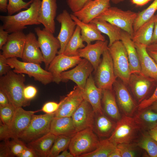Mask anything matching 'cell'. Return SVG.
<instances>
[{
	"label": "cell",
	"instance_id": "6da1fadb",
	"mask_svg": "<svg viewBox=\"0 0 157 157\" xmlns=\"http://www.w3.org/2000/svg\"><path fill=\"white\" fill-rule=\"evenodd\" d=\"M41 0H33L26 10L12 15L0 16L3 28L9 33L23 30L26 26L40 24L38 20Z\"/></svg>",
	"mask_w": 157,
	"mask_h": 157
},
{
	"label": "cell",
	"instance_id": "7a4b0ae2",
	"mask_svg": "<svg viewBox=\"0 0 157 157\" xmlns=\"http://www.w3.org/2000/svg\"><path fill=\"white\" fill-rule=\"evenodd\" d=\"M24 74L17 73L10 70L0 78V90L8 97L10 102L15 107H22L29 104L24 97L25 87Z\"/></svg>",
	"mask_w": 157,
	"mask_h": 157
},
{
	"label": "cell",
	"instance_id": "3957f363",
	"mask_svg": "<svg viewBox=\"0 0 157 157\" xmlns=\"http://www.w3.org/2000/svg\"><path fill=\"white\" fill-rule=\"evenodd\" d=\"M138 13L130 10H124L117 7H110L95 19L107 21L133 36V26Z\"/></svg>",
	"mask_w": 157,
	"mask_h": 157
},
{
	"label": "cell",
	"instance_id": "277c9868",
	"mask_svg": "<svg viewBox=\"0 0 157 157\" xmlns=\"http://www.w3.org/2000/svg\"><path fill=\"white\" fill-rule=\"evenodd\" d=\"M141 129L133 117L123 115L117 121L115 128L108 139L117 145L132 143L137 138Z\"/></svg>",
	"mask_w": 157,
	"mask_h": 157
},
{
	"label": "cell",
	"instance_id": "5b68a950",
	"mask_svg": "<svg viewBox=\"0 0 157 157\" xmlns=\"http://www.w3.org/2000/svg\"><path fill=\"white\" fill-rule=\"evenodd\" d=\"M117 77L128 85L131 74L127 52L121 40H117L108 47Z\"/></svg>",
	"mask_w": 157,
	"mask_h": 157
},
{
	"label": "cell",
	"instance_id": "8992f818",
	"mask_svg": "<svg viewBox=\"0 0 157 157\" xmlns=\"http://www.w3.org/2000/svg\"><path fill=\"white\" fill-rule=\"evenodd\" d=\"M100 140L92 129L87 128L78 131L72 137L68 148L74 157L94 150Z\"/></svg>",
	"mask_w": 157,
	"mask_h": 157
},
{
	"label": "cell",
	"instance_id": "52a82bcc",
	"mask_svg": "<svg viewBox=\"0 0 157 157\" xmlns=\"http://www.w3.org/2000/svg\"><path fill=\"white\" fill-rule=\"evenodd\" d=\"M7 62L15 72L27 74L44 85L53 82L51 74L42 68L40 64L21 61L15 57L7 59Z\"/></svg>",
	"mask_w": 157,
	"mask_h": 157
},
{
	"label": "cell",
	"instance_id": "ba28073f",
	"mask_svg": "<svg viewBox=\"0 0 157 157\" xmlns=\"http://www.w3.org/2000/svg\"><path fill=\"white\" fill-rule=\"evenodd\" d=\"M55 112L40 115L34 114L28 126L21 134L19 138L29 142L49 133Z\"/></svg>",
	"mask_w": 157,
	"mask_h": 157
},
{
	"label": "cell",
	"instance_id": "9c48e42d",
	"mask_svg": "<svg viewBox=\"0 0 157 157\" xmlns=\"http://www.w3.org/2000/svg\"><path fill=\"white\" fill-rule=\"evenodd\" d=\"M102 55V59L94 72V79L97 86L102 90L112 89L113 84L117 77L108 49L104 51Z\"/></svg>",
	"mask_w": 157,
	"mask_h": 157
},
{
	"label": "cell",
	"instance_id": "30bf717a",
	"mask_svg": "<svg viewBox=\"0 0 157 157\" xmlns=\"http://www.w3.org/2000/svg\"><path fill=\"white\" fill-rule=\"evenodd\" d=\"M35 31L38 36V40L40 49L44 58L46 70L58 54L60 48V43L53 33L46 29L36 27Z\"/></svg>",
	"mask_w": 157,
	"mask_h": 157
},
{
	"label": "cell",
	"instance_id": "8fae6325",
	"mask_svg": "<svg viewBox=\"0 0 157 157\" xmlns=\"http://www.w3.org/2000/svg\"><path fill=\"white\" fill-rule=\"evenodd\" d=\"M93 70L94 67L90 62L85 58L82 59L74 68L61 73V81L72 80L83 90L88 78Z\"/></svg>",
	"mask_w": 157,
	"mask_h": 157
},
{
	"label": "cell",
	"instance_id": "7c38bea8",
	"mask_svg": "<svg viewBox=\"0 0 157 157\" xmlns=\"http://www.w3.org/2000/svg\"><path fill=\"white\" fill-rule=\"evenodd\" d=\"M95 116L91 106L84 99L71 116L76 132L87 128L93 129Z\"/></svg>",
	"mask_w": 157,
	"mask_h": 157
},
{
	"label": "cell",
	"instance_id": "4fadbf2b",
	"mask_svg": "<svg viewBox=\"0 0 157 157\" xmlns=\"http://www.w3.org/2000/svg\"><path fill=\"white\" fill-rule=\"evenodd\" d=\"M82 58L78 56L58 54L50 63L47 70L52 75L53 82L57 84L61 81V75L65 70L77 65Z\"/></svg>",
	"mask_w": 157,
	"mask_h": 157
},
{
	"label": "cell",
	"instance_id": "5bb4252c",
	"mask_svg": "<svg viewBox=\"0 0 157 157\" xmlns=\"http://www.w3.org/2000/svg\"><path fill=\"white\" fill-rule=\"evenodd\" d=\"M125 85L122 81L116 80L113 87L117 103L124 115L132 117L138 105L132 98Z\"/></svg>",
	"mask_w": 157,
	"mask_h": 157
},
{
	"label": "cell",
	"instance_id": "9a60e30c",
	"mask_svg": "<svg viewBox=\"0 0 157 157\" xmlns=\"http://www.w3.org/2000/svg\"><path fill=\"white\" fill-rule=\"evenodd\" d=\"M111 0H88L78 11L73 14L80 20L89 23L110 7Z\"/></svg>",
	"mask_w": 157,
	"mask_h": 157
},
{
	"label": "cell",
	"instance_id": "2e32d148",
	"mask_svg": "<svg viewBox=\"0 0 157 157\" xmlns=\"http://www.w3.org/2000/svg\"><path fill=\"white\" fill-rule=\"evenodd\" d=\"M83 100L82 90L78 86H75L60 101L59 108L55 112V117H71Z\"/></svg>",
	"mask_w": 157,
	"mask_h": 157
},
{
	"label": "cell",
	"instance_id": "e0dca14e",
	"mask_svg": "<svg viewBox=\"0 0 157 157\" xmlns=\"http://www.w3.org/2000/svg\"><path fill=\"white\" fill-rule=\"evenodd\" d=\"M155 80L144 75L141 72L131 74L128 85L139 104L146 99L152 83Z\"/></svg>",
	"mask_w": 157,
	"mask_h": 157
},
{
	"label": "cell",
	"instance_id": "ac0fdd59",
	"mask_svg": "<svg viewBox=\"0 0 157 157\" xmlns=\"http://www.w3.org/2000/svg\"><path fill=\"white\" fill-rule=\"evenodd\" d=\"M56 19L61 24L60 30L57 37L60 45V48L57 54H58L63 53L77 25L72 18L71 14L66 10H63L57 16Z\"/></svg>",
	"mask_w": 157,
	"mask_h": 157
},
{
	"label": "cell",
	"instance_id": "d6986e66",
	"mask_svg": "<svg viewBox=\"0 0 157 157\" xmlns=\"http://www.w3.org/2000/svg\"><path fill=\"white\" fill-rule=\"evenodd\" d=\"M37 111H27L22 107L17 108L13 117L8 125L10 138H19L28 126L34 114Z\"/></svg>",
	"mask_w": 157,
	"mask_h": 157
},
{
	"label": "cell",
	"instance_id": "ffe728a7",
	"mask_svg": "<svg viewBox=\"0 0 157 157\" xmlns=\"http://www.w3.org/2000/svg\"><path fill=\"white\" fill-rule=\"evenodd\" d=\"M26 39L23 31L11 33L1 50L2 54L6 58L17 57L22 58Z\"/></svg>",
	"mask_w": 157,
	"mask_h": 157
},
{
	"label": "cell",
	"instance_id": "44dd1931",
	"mask_svg": "<svg viewBox=\"0 0 157 157\" xmlns=\"http://www.w3.org/2000/svg\"><path fill=\"white\" fill-rule=\"evenodd\" d=\"M108 44L107 40H98L94 44H88L84 47L78 50V56L89 61L95 72L101 61V56L108 49Z\"/></svg>",
	"mask_w": 157,
	"mask_h": 157
},
{
	"label": "cell",
	"instance_id": "7402d4cb",
	"mask_svg": "<svg viewBox=\"0 0 157 157\" xmlns=\"http://www.w3.org/2000/svg\"><path fill=\"white\" fill-rule=\"evenodd\" d=\"M82 90L84 99L90 104L95 113H103L101 105L102 90L97 86L92 74L88 78Z\"/></svg>",
	"mask_w": 157,
	"mask_h": 157
},
{
	"label": "cell",
	"instance_id": "603a6c76",
	"mask_svg": "<svg viewBox=\"0 0 157 157\" xmlns=\"http://www.w3.org/2000/svg\"><path fill=\"white\" fill-rule=\"evenodd\" d=\"M57 9L56 0H42L38 21L44 28L53 34L55 32V19Z\"/></svg>",
	"mask_w": 157,
	"mask_h": 157
},
{
	"label": "cell",
	"instance_id": "cb8c5ba5",
	"mask_svg": "<svg viewBox=\"0 0 157 157\" xmlns=\"http://www.w3.org/2000/svg\"><path fill=\"white\" fill-rule=\"evenodd\" d=\"M23 61L41 64L44 62V58L40 49L38 39L34 33L30 32L26 35V39L23 51Z\"/></svg>",
	"mask_w": 157,
	"mask_h": 157
},
{
	"label": "cell",
	"instance_id": "d4e9b609",
	"mask_svg": "<svg viewBox=\"0 0 157 157\" xmlns=\"http://www.w3.org/2000/svg\"><path fill=\"white\" fill-rule=\"evenodd\" d=\"M140 62L141 72L144 75L157 80V64L149 54L147 46L134 42Z\"/></svg>",
	"mask_w": 157,
	"mask_h": 157
},
{
	"label": "cell",
	"instance_id": "484cf974",
	"mask_svg": "<svg viewBox=\"0 0 157 157\" xmlns=\"http://www.w3.org/2000/svg\"><path fill=\"white\" fill-rule=\"evenodd\" d=\"M121 40L126 49L128 54L131 73L141 72V67L138 53L131 36L122 30Z\"/></svg>",
	"mask_w": 157,
	"mask_h": 157
},
{
	"label": "cell",
	"instance_id": "4316f807",
	"mask_svg": "<svg viewBox=\"0 0 157 157\" xmlns=\"http://www.w3.org/2000/svg\"><path fill=\"white\" fill-rule=\"evenodd\" d=\"M71 16L76 25L80 28L81 38L83 41L85 42L87 44H91L92 42L95 40H106L105 37L101 34L94 23L91 22L89 23H84L73 14H71Z\"/></svg>",
	"mask_w": 157,
	"mask_h": 157
},
{
	"label": "cell",
	"instance_id": "83f0119b",
	"mask_svg": "<svg viewBox=\"0 0 157 157\" xmlns=\"http://www.w3.org/2000/svg\"><path fill=\"white\" fill-rule=\"evenodd\" d=\"M49 132L56 135H63L72 137L76 131L71 117H54L51 123Z\"/></svg>",
	"mask_w": 157,
	"mask_h": 157
},
{
	"label": "cell",
	"instance_id": "f1b7e54d",
	"mask_svg": "<svg viewBox=\"0 0 157 157\" xmlns=\"http://www.w3.org/2000/svg\"><path fill=\"white\" fill-rule=\"evenodd\" d=\"M56 135L50 132L28 142V147L32 149L38 157H48L54 142Z\"/></svg>",
	"mask_w": 157,
	"mask_h": 157
},
{
	"label": "cell",
	"instance_id": "f546056e",
	"mask_svg": "<svg viewBox=\"0 0 157 157\" xmlns=\"http://www.w3.org/2000/svg\"><path fill=\"white\" fill-rule=\"evenodd\" d=\"M116 123L103 113H95L93 130L97 136L110 137L115 128Z\"/></svg>",
	"mask_w": 157,
	"mask_h": 157
},
{
	"label": "cell",
	"instance_id": "4dcf8cb0",
	"mask_svg": "<svg viewBox=\"0 0 157 157\" xmlns=\"http://www.w3.org/2000/svg\"><path fill=\"white\" fill-rule=\"evenodd\" d=\"M101 102L104 111L111 118L117 121L121 118L113 89L102 90Z\"/></svg>",
	"mask_w": 157,
	"mask_h": 157
},
{
	"label": "cell",
	"instance_id": "1f68e13d",
	"mask_svg": "<svg viewBox=\"0 0 157 157\" xmlns=\"http://www.w3.org/2000/svg\"><path fill=\"white\" fill-rule=\"evenodd\" d=\"M154 18L155 15L134 33L132 39L134 42L138 43L147 47L151 44L154 30Z\"/></svg>",
	"mask_w": 157,
	"mask_h": 157
},
{
	"label": "cell",
	"instance_id": "d6a6232c",
	"mask_svg": "<svg viewBox=\"0 0 157 157\" xmlns=\"http://www.w3.org/2000/svg\"><path fill=\"white\" fill-rule=\"evenodd\" d=\"M133 118L141 129L149 130L157 125V112L149 108L138 110Z\"/></svg>",
	"mask_w": 157,
	"mask_h": 157
},
{
	"label": "cell",
	"instance_id": "836d02e7",
	"mask_svg": "<svg viewBox=\"0 0 157 157\" xmlns=\"http://www.w3.org/2000/svg\"><path fill=\"white\" fill-rule=\"evenodd\" d=\"M90 22L94 23L101 33L106 35L109 39L108 47L117 40H121L122 30L107 21L94 19Z\"/></svg>",
	"mask_w": 157,
	"mask_h": 157
},
{
	"label": "cell",
	"instance_id": "e575fe53",
	"mask_svg": "<svg viewBox=\"0 0 157 157\" xmlns=\"http://www.w3.org/2000/svg\"><path fill=\"white\" fill-rule=\"evenodd\" d=\"M117 147V144L108 139L100 140L96 148L93 151L81 155L80 157H109Z\"/></svg>",
	"mask_w": 157,
	"mask_h": 157
},
{
	"label": "cell",
	"instance_id": "d590c367",
	"mask_svg": "<svg viewBox=\"0 0 157 157\" xmlns=\"http://www.w3.org/2000/svg\"><path fill=\"white\" fill-rule=\"evenodd\" d=\"M81 29L76 25L74 33L68 42L63 53L68 56H78V51L85 46L81 36Z\"/></svg>",
	"mask_w": 157,
	"mask_h": 157
},
{
	"label": "cell",
	"instance_id": "8d00e7d4",
	"mask_svg": "<svg viewBox=\"0 0 157 157\" xmlns=\"http://www.w3.org/2000/svg\"><path fill=\"white\" fill-rule=\"evenodd\" d=\"M157 10V0H154L147 8L138 13L133 26L134 32L142 25L153 16Z\"/></svg>",
	"mask_w": 157,
	"mask_h": 157
},
{
	"label": "cell",
	"instance_id": "74e56055",
	"mask_svg": "<svg viewBox=\"0 0 157 157\" xmlns=\"http://www.w3.org/2000/svg\"><path fill=\"white\" fill-rule=\"evenodd\" d=\"M72 137L63 135H56L48 157H57L60 152L68 147Z\"/></svg>",
	"mask_w": 157,
	"mask_h": 157
},
{
	"label": "cell",
	"instance_id": "f35d334b",
	"mask_svg": "<svg viewBox=\"0 0 157 157\" xmlns=\"http://www.w3.org/2000/svg\"><path fill=\"white\" fill-rule=\"evenodd\" d=\"M137 145L152 157H157V142L149 134H143Z\"/></svg>",
	"mask_w": 157,
	"mask_h": 157
},
{
	"label": "cell",
	"instance_id": "ab89813d",
	"mask_svg": "<svg viewBox=\"0 0 157 157\" xmlns=\"http://www.w3.org/2000/svg\"><path fill=\"white\" fill-rule=\"evenodd\" d=\"M16 108L10 103L6 106L0 107V122L9 125L13 117Z\"/></svg>",
	"mask_w": 157,
	"mask_h": 157
},
{
	"label": "cell",
	"instance_id": "60d3db41",
	"mask_svg": "<svg viewBox=\"0 0 157 157\" xmlns=\"http://www.w3.org/2000/svg\"><path fill=\"white\" fill-rule=\"evenodd\" d=\"M33 0L26 2L23 0H8V15H13L22 9L28 8Z\"/></svg>",
	"mask_w": 157,
	"mask_h": 157
},
{
	"label": "cell",
	"instance_id": "b9f144b4",
	"mask_svg": "<svg viewBox=\"0 0 157 157\" xmlns=\"http://www.w3.org/2000/svg\"><path fill=\"white\" fill-rule=\"evenodd\" d=\"M12 139L11 140H7L5 141V142L14 156L18 157L27 146L19 138Z\"/></svg>",
	"mask_w": 157,
	"mask_h": 157
},
{
	"label": "cell",
	"instance_id": "7bdbcfd3",
	"mask_svg": "<svg viewBox=\"0 0 157 157\" xmlns=\"http://www.w3.org/2000/svg\"><path fill=\"white\" fill-rule=\"evenodd\" d=\"M122 157H133L137 156L134 146L132 143H123L117 145Z\"/></svg>",
	"mask_w": 157,
	"mask_h": 157
},
{
	"label": "cell",
	"instance_id": "ee69618b",
	"mask_svg": "<svg viewBox=\"0 0 157 157\" xmlns=\"http://www.w3.org/2000/svg\"><path fill=\"white\" fill-rule=\"evenodd\" d=\"M88 0H67V5L73 13L80 10ZM125 0H111L115 4H117Z\"/></svg>",
	"mask_w": 157,
	"mask_h": 157
},
{
	"label": "cell",
	"instance_id": "f6af8a7d",
	"mask_svg": "<svg viewBox=\"0 0 157 157\" xmlns=\"http://www.w3.org/2000/svg\"><path fill=\"white\" fill-rule=\"evenodd\" d=\"M156 101H157V87L150 97L144 100L139 104L138 110H141L149 107Z\"/></svg>",
	"mask_w": 157,
	"mask_h": 157
},
{
	"label": "cell",
	"instance_id": "bcb514c9",
	"mask_svg": "<svg viewBox=\"0 0 157 157\" xmlns=\"http://www.w3.org/2000/svg\"><path fill=\"white\" fill-rule=\"evenodd\" d=\"M60 104V101L58 103L53 101L47 102L44 105L41 110L45 113H54L58 109Z\"/></svg>",
	"mask_w": 157,
	"mask_h": 157
},
{
	"label": "cell",
	"instance_id": "7dc6e473",
	"mask_svg": "<svg viewBox=\"0 0 157 157\" xmlns=\"http://www.w3.org/2000/svg\"><path fill=\"white\" fill-rule=\"evenodd\" d=\"M37 93V90L35 87L32 85H28L24 89V97L26 100L29 101L36 96Z\"/></svg>",
	"mask_w": 157,
	"mask_h": 157
},
{
	"label": "cell",
	"instance_id": "c3c4849f",
	"mask_svg": "<svg viewBox=\"0 0 157 157\" xmlns=\"http://www.w3.org/2000/svg\"><path fill=\"white\" fill-rule=\"evenodd\" d=\"M7 58L2 54H0V76L6 75L12 69L7 62Z\"/></svg>",
	"mask_w": 157,
	"mask_h": 157
},
{
	"label": "cell",
	"instance_id": "681fc988",
	"mask_svg": "<svg viewBox=\"0 0 157 157\" xmlns=\"http://www.w3.org/2000/svg\"><path fill=\"white\" fill-rule=\"evenodd\" d=\"M10 138L8 125L1 122L0 125V139L6 141Z\"/></svg>",
	"mask_w": 157,
	"mask_h": 157
},
{
	"label": "cell",
	"instance_id": "f907efd6",
	"mask_svg": "<svg viewBox=\"0 0 157 157\" xmlns=\"http://www.w3.org/2000/svg\"><path fill=\"white\" fill-rule=\"evenodd\" d=\"M12 154L9 147L5 142V143L0 144V157H13Z\"/></svg>",
	"mask_w": 157,
	"mask_h": 157
},
{
	"label": "cell",
	"instance_id": "816d5d0a",
	"mask_svg": "<svg viewBox=\"0 0 157 157\" xmlns=\"http://www.w3.org/2000/svg\"><path fill=\"white\" fill-rule=\"evenodd\" d=\"M9 33L5 30L2 25L0 26V49H1L3 46L6 43L8 36Z\"/></svg>",
	"mask_w": 157,
	"mask_h": 157
},
{
	"label": "cell",
	"instance_id": "f5cc1de1",
	"mask_svg": "<svg viewBox=\"0 0 157 157\" xmlns=\"http://www.w3.org/2000/svg\"><path fill=\"white\" fill-rule=\"evenodd\" d=\"M37 155L31 148L27 146L24 149L18 157H37Z\"/></svg>",
	"mask_w": 157,
	"mask_h": 157
},
{
	"label": "cell",
	"instance_id": "db71d44e",
	"mask_svg": "<svg viewBox=\"0 0 157 157\" xmlns=\"http://www.w3.org/2000/svg\"><path fill=\"white\" fill-rule=\"evenodd\" d=\"M10 103L6 95L2 90H0V107L6 106Z\"/></svg>",
	"mask_w": 157,
	"mask_h": 157
},
{
	"label": "cell",
	"instance_id": "11a10c76",
	"mask_svg": "<svg viewBox=\"0 0 157 157\" xmlns=\"http://www.w3.org/2000/svg\"><path fill=\"white\" fill-rule=\"evenodd\" d=\"M157 43V14L155 15L154 32L151 44Z\"/></svg>",
	"mask_w": 157,
	"mask_h": 157
},
{
	"label": "cell",
	"instance_id": "9f6ffc18",
	"mask_svg": "<svg viewBox=\"0 0 157 157\" xmlns=\"http://www.w3.org/2000/svg\"><path fill=\"white\" fill-rule=\"evenodd\" d=\"M151 0H131L133 4H135L137 6H142L150 1Z\"/></svg>",
	"mask_w": 157,
	"mask_h": 157
},
{
	"label": "cell",
	"instance_id": "6f0895ef",
	"mask_svg": "<svg viewBox=\"0 0 157 157\" xmlns=\"http://www.w3.org/2000/svg\"><path fill=\"white\" fill-rule=\"evenodd\" d=\"M8 0H0V10L3 12H7Z\"/></svg>",
	"mask_w": 157,
	"mask_h": 157
},
{
	"label": "cell",
	"instance_id": "680465c9",
	"mask_svg": "<svg viewBox=\"0 0 157 157\" xmlns=\"http://www.w3.org/2000/svg\"><path fill=\"white\" fill-rule=\"evenodd\" d=\"M149 134L157 142V127H156L149 130Z\"/></svg>",
	"mask_w": 157,
	"mask_h": 157
},
{
	"label": "cell",
	"instance_id": "91938a15",
	"mask_svg": "<svg viewBox=\"0 0 157 157\" xmlns=\"http://www.w3.org/2000/svg\"><path fill=\"white\" fill-rule=\"evenodd\" d=\"M57 157H74V156L70 151H68L66 149L63 151Z\"/></svg>",
	"mask_w": 157,
	"mask_h": 157
},
{
	"label": "cell",
	"instance_id": "94428289",
	"mask_svg": "<svg viewBox=\"0 0 157 157\" xmlns=\"http://www.w3.org/2000/svg\"><path fill=\"white\" fill-rule=\"evenodd\" d=\"M109 157H122L120 152L117 147L110 154Z\"/></svg>",
	"mask_w": 157,
	"mask_h": 157
},
{
	"label": "cell",
	"instance_id": "6125c7cd",
	"mask_svg": "<svg viewBox=\"0 0 157 157\" xmlns=\"http://www.w3.org/2000/svg\"><path fill=\"white\" fill-rule=\"evenodd\" d=\"M150 56L153 59L157 64V51H147Z\"/></svg>",
	"mask_w": 157,
	"mask_h": 157
},
{
	"label": "cell",
	"instance_id": "be15d7a7",
	"mask_svg": "<svg viewBox=\"0 0 157 157\" xmlns=\"http://www.w3.org/2000/svg\"><path fill=\"white\" fill-rule=\"evenodd\" d=\"M147 51H157V43L151 44L147 46Z\"/></svg>",
	"mask_w": 157,
	"mask_h": 157
},
{
	"label": "cell",
	"instance_id": "e7e4bbea",
	"mask_svg": "<svg viewBox=\"0 0 157 157\" xmlns=\"http://www.w3.org/2000/svg\"><path fill=\"white\" fill-rule=\"evenodd\" d=\"M148 108L155 112H157V101L154 102Z\"/></svg>",
	"mask_w": 157,
	"mask_h": 157
},
{
	"label": "cell",
	"instance_id": "03108f58",
	"mask_svg": "<svg viewBox=\"0 0 157 157\" xmlns=\"http://www.w3.org/2000/svg\"><path fill=\"white\" fill-rule=\"evenodd\" d=\"M156 127H157V126H156Z\"/></svg>",
	"mask_w": 157,
	"mask_h": 157
}]
</instances>
